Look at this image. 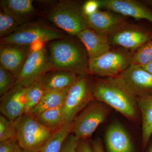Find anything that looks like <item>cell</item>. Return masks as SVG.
<instances>
[{"mask_svg":"<svg viewBox=\"0 0 152 152\" xmlns=\"http://www.w3.org/2000/svg\"><path fill=\"white\" fill-rule=\"evenodd\" d=\"M49 50L50 70L69 71L80 76L88 75V56L77 37L52 41Z\"/></svg>","mask_w":152,"mask_h":152,"instance_id":"cell-1","label":"cell"},{"mask_svg":"<svg viewBox=\"0 0 152 152\" xmlns=\"http://www.w3.org/2000/svg\"><path fill=\"white\" fill-rule=\"evenodd\" d=\"M91 81L96 100L110 106L129 119H137L139 109L137 99L121 85L112 78H95Z\"/></svg>","mask_w":152,"mask_h":152,"instance_id":"cell-2","label":"cell"},{"mask_svg":"<svg viewBox=\"0 0 152 152\" xmlns=\"http://www.w3.org/2000/svg\"><path fill=\"white\" fill-rule=\"evenodd\" d=\"M48 18L59 28L72 36H77L89 28L83 11V4L75 1H61L54 6Z\"/></svg>","mask_w":152,"mask_h":152,"instance_id":"cell-3","label":"cell"},{"mask_svg":"<svg viewBox=\"0 0 152 152\" xmlns=\"http://www.w3.org/2000/svg\"><path fill=\"white\" fill-rule=\"evenodd\" d=\"M15 122L17 141L25 152H37L55 132L44 127L31 114H24Z\"/></svg>","mask_w":152,"mask_h":152,"instance_id":"cell-4","label":"cell"},{"mask_svg":"<svg viewBox=\"0 0 152 152\" xmlns=\"http://www.w3.org/2000/svg\"><path fill=\"white\" fill-rule=\"evenodd\" d=\"M66 36L59 30L39 23H29L20 26L12 35L1 39V44L32 45L61 39Z\"/></svg>","mask_w":152,"mask_h":152,"instance_id":"cell-5","label":"cell"},{"mask_svg":"<svg viewBox=\"0 0 152 152\" xmlns=\"http://www.w3.org/2000/svg\"><path fill=\"white\" fill-rule=\"evenodd\" d=\"M133 54L126 49L115 47L99 58L89 61L88 74L113 77L132 64Z\"/></svg>","mask_w":152,"mask_h":152,"instance_id":"cell-6","label":"cell"},{"mask_svg":"<svg viewBox=\"0 0 152 152\" xmlns=\"http://www.w3.org/2000/svg\"><path fill=\"white\" fill-rule=\"evenodd\" d=\"M108 106L96 100L91 102L72 122V134L79 139L89 138L108 116Z\"/></svg>","mask_w":152,"mask_h":152,"instance_id":"cell-7","label":"cell"},{"mask_svg":"<svg viewBox=\"0 0 152 152\" xmlns=\"http://www.w3.org/2000/svg\"><path fill=\"white\" fill-rule=\"evenodd\" d=\"M91 80L87 76H80L70 88L63 107L65 124L72 122L91 102L95 100Z\"/></svg>","mask_w":152,"mask_h":152,"instance_id":"cell-8","label":"cell"},{"mask_svg":"<svg viewBox=\"0 0 152 152\" xmlns=\"http://www.w3.org/2000/svg\"><path fill=\"white\" fill-rule=\"evenodd\" d=\"M50 70L49 56L43 43H40L37 46L33 45L17 77L16 84L28 88L37 81L41 76Z\"/></svg>","mask_w":152,"mask_h":152,"instance_id":"cell-9","label":"cell"},{"mask_svg":"<svg viewBox=\"0 0 152 152\" xmlns=\"http://www.w3.org/2000/svg\"><path fill=\"white\" fill-rule=\"evenodd\" d=\"M111 46L126 49L134 54L152 39V31L127 22L108 36Z\"/></svg>","mask_w":152,"mask_h":152,"instance_id":"cell-10","label":"cell"},{"mask_svg":"<svg viewBox=\"0 0 152 152\" xmlns=\"http://www.w3.org/2000/svg\"><path fill=\"white\" fill-rule=\"evenodd\" d=\"M112 78L137 98L152 94V75L138 65H131L121 73Z\"/></svg>","mask_w":152,"mask_h":152,"instance_id":"cell-11","label":"cell"},{"mask_svg":"<svg viewBox=\"0 0 152 152\" xmlns=\"http://www.w3.org/2000/svg\"><path fill=\"white\" fill-rule=\"evenodd\" d=\"M100 7L134 18L144 19L152 23V10L142 1L135 0H99Z\"/></svg>","mask_w":152,"mask_h":152,"instance_id":"cell-12","label":"cell"},{"mask_svg":"<svg viewBox=\"0 0 152 152\" xmlns=\"http://www.w3.org/2000/svg\"><path fill=\"white\" fill-rule=\"evenodd\" d=\"M28 88L16 84L10 91L1 97L0 111L2 115L14 121L25 114Z\"/></svg>","mask_w":152,"mask_h":152,"instance_id":"cell-13","label":"cell"},{"mask_svg":"<svg viewBox=\"0 0 152 152\" xmlns=\"http://www.w3.org/2000/svg\"><path fill=\"white\" fill-rule=\"evenodd\" d=\"M32 45L1 44V66L18 77L31 50Z\"/></svg>","mask_w":152,"mask_h":152,"instance_id":"cell-14","label":"cell"},{"mask_svg":"<svg viewBox=\"0 0 152 152\" xmlns=\"http://www.w3.org/2000/svg\"><path fill=\"white\" fill-rule=\"evenodd\" d=\"M85 16L90 28L100 34L107 37L127 22L126 17L109 10H98Z\"/></svg>","mask_w":152,"mask_h":152,"instance_id":"cell-15","label":"cell"},{"mask_svg":"<svg viewBox=\"0 0 152 152\" xmlns=\"http://www.w3.org/2000/svg\"><path fill=\"white\" fill-rule=\"evenodd\" d=\"M76 37L84 46L89 61L99 58L112 48L107 36L100 34L90 28L82 31Z\"/></svg>","mask_w":152,"mask_h":152,"instance_id":"cell-16","label":"cell"},{"mask_svg":"<svg viewBox=\"0 0 152 152\" xmlns=\"http://www.w3.org/2000/svg\"><path fill=\"white\" fill-rule=\"evenodd\" d=\"M32 0H1L0 5L5 13L20 26L29 23L36 14Z\"/></svg>","mask_w":152,"mask_h":152,"instance_id":"cell-17","label":"cell"},{"mask_svg":"<svg viewBox=\"0 0 152 152\" xmlns=\"http://www.w3.org/2000/svg\"><path fill=\"white\" fill-rule=\"evenodd\" d=\"M79 77L69 71L50 70L41 76L37 81L45 91L63 90L70 88Z\"/></svg>","mask_w":152,"mask_h":152,"instance_id":"cell-18","label":"cell"},{"mask_svg":"<svg viewBox=\"0 0 152 152\" xmlns=\"http://www.w3.org/2000/svg\"><path fill=\"white\" fill-rule=\"evenodd\" d=\"M106 143L108 152H133V145L127 131L118 123L112 124L107 130Z\"/></svg>","mask_w":152,"mask_h":152,"instance_id":"cell-19","label":"cell"},{"mask_svg":"<svg viewBox=\"0 0 152 152\" xmlns=\"http://www.w3.org/2000/svg\"><path fill=\"white\" fill-rule=\"evenodd\" d=\"M70 88L63 90L45 91L39 103L31 114L35 117L48 110L62 107Z\"/></svg>","mask_w":152,"mask_h":152,"instance_id":"cell-20","label":"cell"},{"mask_svg":"<svg viewBox=\"0 0 152 152\" xmlns=\"http://www.w3.org/2000/svg\"><path fill=\"white\" fill-rule=\"evenodd\" d=\"M137 103L142 116V141L144 147L152 134V94L137 98Z\"/></svg>","mask_w":152,"mask_h":152,"instance_id":"cell-21","label":"cell"},{"mask_svg":"<svg viewBox=\"0 0 152 152\" xmlns=\"http://www.w3.org/2000/svg\"><path fill=\"white\" fill-rule=\"evenodd\" d=\"M72 122L68 123L55 131L37 152H61L64 142L72 134Z\"/></svg>","mask_w":152,"mask_h":152,"instance_id":"cell-22","label":"cell"},{"mask_svg":"<svg viewBox=\"0 0 152 152\" xmlns=\"http://www.w3.org/2000/svg\"><path fill=\"white\" fill-rule=\"evenodd\" d=\"M35 117L41 124L53 132H55L65 124L63 107L48 110Z\"/></svg>","mask_w":152,"mask_h":152,"instance_id":"cell-23","label":"cell"},{"mask_svg":"<svg viewBox=\"0 0 152 152\" xmlns=\"http://www.w3.org/2000/svg\"><path fill=\"white\" fill-rule=\"evenodd\" d=\"M44 91L45 90L38 81L28 87L26 94V104L25 114L31 113L41 101Z\"/></svg>","mask_w":152,"mask_h":152,"instance_id":"cell-24","label":"cell"},{"mask_svg":"<svg viewBox=\"0 0 152 152\" xmlns=\"http://www.w3.org/2000/svg\"><path fill=\"white\" fill-rule=\"evenodd\" d=\"M152 61V39L144 44L133 54L132 64L142 66Z\"/></svg>","mask_w":152,"mask_h":152,"instance_id":"cell-25","label":"cell"},{"mask_svg":"<svg viewBox=\"0 0 152 152\" xmlns=\"http://www.w3.org/2000/svg\"><path fill=\"white\" fill-rule=\"evenodd\" d=\"M17 140L16 128L15 121H11L1 114L0 115V142Z\"/></svg>","mask_w":152,"mask_h":152,"instance_id":"cell-26","label":"cell"},{"mask_svg":"<svg viewBox=\"0 0 152 152\" xmlns=\"http://www.w3.org/2000/svg\"><path fill=\"white\" fill-rule=\"evenodd\" d=\"M20 25L14 19L5 13L0 12V37H7L15 33Z\"/></svg>","mask_w":152,"mask_h":152,"instance_id":"cell-27","label":"cell"},{"mask_svg":"<svg viewBox=\"0 0 152 152\" xmlns=\"http://www.w3.org/2000/svg\"><path fill=\"white\" fill-rule=\"evenodd\" d=\"M17 77L10 71L0 66V96L8 92L16 83Z\"/></svg>","mask_w":152,"mask_h":152,"instance_id":"cell-28","label":"cell"},{"mask_svg":"<svg viewBox=\"0 0 152 152\" xmlns=\"http://www.w3.org/2000/svg\"><path fill=\"white\" fill-rule=\"evenodd\" d=\"M0 152H25L17 140L0 142Z\"/></svg>","mask_w":152,"mask_h":152,"instance_id":"cell-29","label":"cell"},{"mask_svg":"<svg viewBox=\"0 0 152 152\" xmlns=\"http://www.w3.org/2000/svg\"><path fill=\"white\" fill-rule=\"evenodd\" d=\"M79 140L72 134L69 135L64 142L61 152H75Z\"/></svg>","mask_w":152,"mask_h":152,"instance_id":"cell-30","label":"cell"},{"mask_svg":"<svg viewBox=\"0 0 152 152\" xmlns=\"http://www.w3.org/2000/svg\"><path fill=\"white\" fill-rule=\"evenodd\" d=\"M100 8L99 0H88L83 4V11L85 15H91Z\"/></svg>","mask_w":152,"mask_h":152,"instance_id":"cell-31","label":"cell"},{"mask_svg":"<svg viewBox=\"0 0 152 152\" xmlns=\"http://www.w3.org/2000/svg\"><path fill=\"white\" fill-rule=\"evenodd\" d=\"M88 139H79L75 152H95Z\"/></svg>","mask_w":152,"mask_h":152,"instance_id":"cell-32","label":"cell"},{"mask_svg":"<svg viewBox=\"0 0 152 152\" xmlns=\"http://www.w3.org/2000/svg\"><path fill=\"white\" fill-rule=\"evenodd\" d=\"M92 145L95 152H104L103 146L99 138H96L93 141Z\"/></svg>","mask_w":152,"mask_h":152,"instance_id":"cell-33","label":"cell"},{"mask_svg":"<svg viewBox=\"0 0 152 152\" xmlns=\"http://www.w3.org/2000/svg\"><path fill=\"white\" fill-rule=\"evenodd\" d=\"M141 66L145 70L148 72L149 73L152 75V61L144 65Z\"/></svg>","mask_w":152,"mask_h":152,"instance_id":"cell-34","label":"cell"},{"mask_svg":"<svg viewBox=\"0 0 152 152\" xmlns=\"http://www.w3.org/2000/svg\"><path fill=\"white\" fill-rule=\"evenodd\" d=\"M142 1L148 6L150 9H151L152 10V0H145V1Z\"/></svg>","mask_w":152,"mask_h":152,"instance_id":"cell-35","label":"cell"},{"mask_svg":"<svg viewBox=\"0 0 152 152\" xmlns=\"http://www.w3.org/2000/svg\"><path fill=\"white\" fill-rule=\"evenodd\" d=\"M148 152H152V144L151 145L149 148Z\"/></svg>","mask_w":152,"mask_h":152,"instance_id":"cell-36","label":"cell"}]
</instances>
